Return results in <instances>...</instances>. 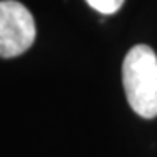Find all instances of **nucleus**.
Here are the masks:
<instances>
[{
    "label": "nucleus",
    "mask_w": 157,
    "mask_h": 157,
    "mask_svg": "<svg viewBox=\"0 0 157 157\" xmlns=\"http://www.w3.org/2000/svg\"><path fill=\"white\" fill-rule=\"evenodd\" d=\"M94 11L101 12V14H113L122 7L124 0H86Z\"/></svg>",
    "instance_id": "7ed1b4c3"
},
{
    "label": "nucleus",
    "mask_w": 157,
    "mask_h": 157,
    "mask_svg": "<svg viewBox=\"0 0 157 157\" xmlns=\"http://www.w3.org/2000/svg\"><path fill=\"white\" fill-rule=\"evenodd\" d=\"M37 35L32 12L16 0L0 2V58H16L32 47Z\"/></svg>",
    "instance_id": "f03ea898"
},
{
    "label": "nucleus",
    "mask_w": 157,
    "mask_h": 157,
    "mask_svg": "<svg viewBox=\"0 0 157 157\" xmlns=\"http://www.w3.org/2000/svg\"><path fill=\"white\" fill-rule=\"evenodd\" d=\"M122 80L131 108L143 119L157 117V56L148 45H135L126 54Z\"/></svg>",
    "instance_id": "f257e3e1"
}]
</instances>
